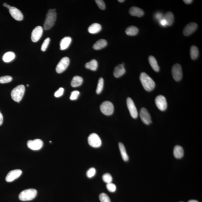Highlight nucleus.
I'll return each mask as SVG.
<instances>
[{
  "label": "nucleus",
  "instance_id": "f257e3e1",
  "mask_svg": "<svg viewBox=\"0 0 202 202\" xmlns=\"http://www.w3.org/2000/svg\"><path fill=\"white\" fill-rule=\"evenodd\" d=\"M140 79L144 89L146 91H152L155 87V82L146 73H142L140 77Z\"/></svg>",
  "mask_w": 202,
  "mask_h": 202
},
{
  "label": "nucleus",
  "instance_id": "f03ea898",
  "mask_svg": "<svg viewBox=\"0 0 202 202\" xmlns=\"http://www.w3.org/2000/svg\"><path fill=\"white\" fill-rule=\"evenodd\" d=\"M55 10V9H50L47 13L44 25L45 30L51 29L55 25L57 18Z\"/></svg>",
  "mask_w": 202,
  "mask_h": 202
},
{
  "label": "nucleus",
  "instance_id": "7ed1b4c3",
  "mask_svg": "<svg viewBox=\"0 0 202 202\" xmlns=\"http://www.w3.org/2000/svg\"><path fill=\"white\" fill-rule=\"evenodd\" d=\"M25 91V88L24 85H20L16 86L12 91V99L16 102H19L23 97Z\"/></svg>",
  "mask_w": 202,
  "mask_h": 202
},
{
  "label": "nucleus",
  "instance_id": "20e7f679",
  "mask_svg": "<svg viewBox=\"0 0 202 202\" xmlns=\"http://www.w3.org/2000/svg\"><path fill=\"white\" fill-rule=\"evenodd\" d=\"M37 194V191L34 189L24 190L20 193L19 199L22 201H28L34 199Z\"/></svg>",
  "mask_w": 202,
  "mask_h": 202
},
{
  "label": "nucleus",
  "instance_id": "39448f33",
  "mask_svg": "<svg viewBox=\"0 0 202 202\" xmlns=\"http://www.w3.org/2000/svg\"><path fill=\"white\" fill-rule=\"evenodd\" d=\"M100 109L102 113L107 116L112 115L113 113V104L109 101H105L102 103L100 105Z\"/></svg>",
  "mask_w": 202,
  "mask_h": 202
},
{
  "label": "nucleus",
  "instance_id": "423d86ee",
  "mask_svg": "<svg viewBox=\"0 0 202 202\" xmlns=\"http://www.w3.org/2000/svg\"><path fill=\"white\" fill-rule=\"evenodd\" d=\"M172 74L174 79L176 81H179L182 78V67L179 64H176L172 68Z\"/></svg>",
  "mask_w": 202,
  "mask_h": 202
},
{
  "label": "nucleus",
  "instance_id": "0eeeda50",
  "mask_svg": "<svg viewBox=\"0 0 202 202\" xmlns=\"http://www.w3.org/2000/svg\"><path fill=\"white\" fill-rule=\"evenodd\" d=\"M89 144L92 147L97 148L101 145V140L97 134L92 133L89 135L88 139Z\"/></svg>",
  "mask_w": 202,
  "mask_h": 202
},
{
  "label": "nucleus",
  "instance_id": "6e6552de",
  "mask_svg": "<svg viewBox=\"0 0 202 202\" xmlns=\"http://www.w3.org/2000/svg\"><path fill=\"white\" fill-rule=\"evenodd\" d=\"M69 63L70 60L68 57H64L62 58L56 66L57 72L58 74L63 72L68 67Z\"/></svg>",
  "mask_w": 202,
  "mask_h": 202
},
{
  "label": "nucleus",
  "instance_id": "1a4fd4ad",
  "mask_svg": "<svg viewBox=\"0 0 202 202\" xmlns=\"http://www.w3.org/2000/svg\"><path fill=\"white\" fill-rule=\"evenodd\" d=\"M43 142L41 140L36 139L29 140L27 142V145L29 148L33 150H40L43 146Z\"/></svg>",
  "mask_w": 202,
  "mask_h": 202
},
{
  "label": "nucleus",
  "instance_id": "9d476101",
  "mask_svg": "<svg viewBox=\"0 0 202 202\" xmlns=\"http://www.w3.org/2000/svg\"><path fill=\"white\" fill-rule=\"evenodd\" d=\"M155 102L159 109L161 111H164L167 109V103L164 96L159 95L156 97Z\"/></svg>",
  "mask_w": 202,
  "mask_h": 202
},
{
  "label": "nucleus",
  "instance_id": "9b49d317",
  "mask_svg": "<svg viewBox=\"0 0 202 202\" xmlns=\"http://www.w3.org/2000/svg\"><path fill=\"white\" fill-rule=\"evenodd\" d=\"M127 104L131 116L133 118H136L138 115V111L133 101L130 97L127 99Z\"/></svg>",
  "mask_w": 202,
  "mask_h": 202
},
{
  "label": "nucleus",
  "instance_id": "f8f14e48",
  "mask_svg": "<svg viewBox=\"0 0 202 202\" xmlns=\"http://www.w3.org/2000/svg\"><path fill=\"white\" fill-rule=\"evenodd\" d=\"M22 171L20 169H16L9 172L7 175L5 180L7 182H12L18 178L22 174Z\"/></svg>",
  "mask_w": 202,
  "mask_h": 202
},
{
  "label": "nucleus",
  "instance_id": "ddd939ff",
  "mask_svg": "<svg viewBox=\"0 0 202 202\" xmlns=\"http://www.w3.org/2000/svg\"><path fill=\"white\" fill-rule=\"evenodd\" d=\"M43 29L40 26H38L35 28L32 31L31 34V39L34 43L38 42L41 38L43 35Z\"/></svg>",
  "mask_w": 202,
  "mask_h": 202
},
{
  "label": "nucleus",
  "instance_id": "4468645a",
  "mask_svg": "<svg viewBox=\"0 0 202 202\" xmlns=\"http://www.w3.org/2000/svg\"><path fill=\"white\" fill-rule=\"evenodd\" d=\"M140 115L142 121L146 125H149L152 123L151 116L147 110L142 108L140 110Z\"/></svg>",
  "mask_w": 202,
  "mask_h": 202
},
{
  "label": "nucleus",
  "instance_id": "2eb2a0df",
  "mask_svg": "<svg viewBox=\"0 0 202 202\" xmlns=\"http://www.w3.org/2000/svg\"><path fill=\"white\" fill-rule=\"evenodd\" d=\"M197 24L192 22L187 24L183 30V34L185 36H189L196 30L198 28Z\"/></svg>",
  "mask_w": 202,
  "mask_h": 202
},
{
  "label": "nucleus",
  "instance_id": "dca6fc26",
  "mask_svg": "<svg viewBox=\"0 0 202 202\" xmlns=\"http://www.w3.org/2000/svg\"><path fill=\"white\" fill-rule=\"evenodd\" d=\"M9 12L12 17L17 21H21L23 19V15L22 13L17 8L11 6L9 9Z\"/></svg>",
  "mask_w": 202,
  "mask_h": 202
},
{
  "label": "nucleus",
  "instance_id": "f3484780",
  "mask_svg": "<svg viewBox=\"0 0 202 202\" xmlns=\"http://www.w3.org/2000/svg\"><path fill=\"white\" fill-rule=\"evenodd\" d=\"M125 73V69L124 65L120 64L115 67L113 74L115 78H118L124 75Z\"/></svg>",
  "mask_w": 202,
  "mask_h": 202
},
{
  "label": "nucleus",
  "instance_id": "a211bd4d",
  "mask_svg": "<svg viewBox=\"0 0 202 202\" xmlns=\"http://www.w3.org/2000/svg\"><path fill=\"white\" fill-rule=\"evenodd\" d=\"M129 13L132 16L139 17H142L144 14V12L142 9L135 6L132 7L130 9Z\"/></svg>",
  "mask_w": 202,
  "mask_h": 202
},
{
  "label": "nucleus",
  "instance_id": "6ab92c4d",
  "mask_svg": "<svg viewBox=\"0 0 202 202\" xmlns=\"http://www.w3.org/2000/svg\"><path fill=\"white\" fill-rule=\"evenodd\" d=\"M72 42V38L70 37H65L61 40L60 43V49L62 50H66L68 48Z\"/></svg>",
  "mask_w": 202,
  "mask_h": 202
},
{
  "label": "nucleus",
  "instance_id": "aec40b11",
  "mask_svg": "<svg viewBox=\"0 0 202 202\" xmlns=\"http://www.w3.org/2000/svg\"><path fill=\"white\" fill-rule=\"evenodd\" d=\"M173 154L176 158L180 159L184 155V150L181 146L177 145L175 146L173 151Z\"/></svg>",
  "mask_w": 202,
  "mask_h": 202
},
{
  "label": "nucleus",
  "instance_id": "412c9836",
  "mask_svg": "<svg viewBox=\"0 0 202 202\" xmlns=\"http://www.w3.org/2000/svg\"><path fill=\"white\" fill-rule=\"evenodd\" d=\"M101 30V26L99 24L95 23L92 24L88 28V31L91 34H96L99 33Z\"/></svg>",
  "mask_w": 202,
  "mask_h": 202
},
{
  "label": "nucleus",
  "instance_id": "4be33fe9",
  "mask_svg": "<svg viewBox=\"0 0 202 202\" xmlns=\"http://www.w3.org/2000/svg\"><path fill=\"white\" fill-rule=\"evenodd\" d=\"M163 18L166 21L167 25L169 26H171L174 23V16L173 13L171 12H167L163 16Z\"/></svg>",
  "mask_w": 202,
  "mask_h": 202
},
{
  "label": "nucleus",
  "instance_id": "5701e85b",
  "mask_svg": "<svg viewBox=\"0 0 202 202\" xmlns=\"http://www.w3.org/2000/svg\"><path fill=\"white\" fill-rule=\"evenodd\" d=\"M107 45L106 40L104 39H100L94 45L93 48L95 50H100L103 48Z\"/></svg>",
  "mask_w": 202,
  "mask_h": 202
},
{
  "label": "nucleus",
  "instance_id": "b1692460",
  "mask_svg": "<svg viewBox=\"0 0 202 202\" xmlns=\"http://www.w3.org/2000/svg\"><path fill=\"white\" fill-rule=\"evenodd\" d=\"M149 62L153 70L155 72H158L159 70V67L157 61L154 56L150 55L149 57Z\"/></svg>",
  "mask_w": 202,
  "mask_h": 202
},
{
  "label": "nucleus",
  "instance_id": "393cba45",
  "mask_svg": "<svg viewBox=\"0 0 202 202\" xmlns=\"http://www.w3.org/2000/svg\"><path fill=\"white\" fill-rule=\"evenodd\" d=\"M83 79L82 77L78 76L74 77L71 81V85L72 87H76L80 86L82 84Z\"/></svg>",
  "mask_w": 202,
  "mask_h": 202
},
{
  "label": "nucleus",
  "instance_id": "a878e982",
  "mask_svg": "<svg viewBox=\"0 0 202 202\" xmlns=\"http://www.w3.org/2000/svg\"><path fill=\"white\" fill-rule=\"evenodd\" d=\"M139 31V29L138 28L133 26H131L127 28L125 33L128 36H133L138 34Z\"/></svg>",
  "mask_w": 202,
  "mask_h": 202
},
{
  "label": "nucleus",
  "instance_id": "bb28decb",
  "mask_svg": "<svg viewBox=\"0 0 202 202\" xmlns=\"http://www.w3.org/2000/svg\"><path fill=\"white\" fill-rule=\"evenodd\" d=\"M119 147L120 148V154H121V156L123 159L125 161H128L129 157L128 154H127V152L125 147L123 143L120 142L119 143Z\"/></svg>",
  "mask_w": 202,
  "mask_h": 202
},
{
  "label": "nucleus",
  "instance_id": "cd10ccee",
  "mask_svg": "<svg viewBox=\"0 0 202 202\" xmlns=\"http://www.w3.org/2000/svg\"><path fill=\"white\" fill-rule=\"evenodd\" d=\"M15 57L14 53L11 51L8 52L4 54L3 56V60L6 63H9L13 60Z\"/></svg>",
  "mask_w": 202,
  "mask_h": 202
},
{
  "label": "nucleus",
  "instance_id": "c85d7f7f",
  "mask_svg": "<svg viewBox=\"0 0 202 202\" xmlns=\"http://www.w3.org/2000/svg\"><path fill=\"white\" fill-rule=\"evenodd\" d=\"M85 67L93 71H96L98 67V63L96 60H92L85 64Z\"/></svg>",
  "mask_w": 202,
  "mask_h": 202
},
{
  "label": "nucleus",
  "instance_id": "c756f323",
  "mask_svg": "<svg viewBox=\"0 0 202 202\" xmlns=\"http://www.w3.org/2000/svg\"><path fill=\"white\" fill-rule=\"evenodd\" d=\"M198 49L196 46H192L190 49V55L191 59L195 60L199 56Z\"/></svg>",
  "mask_w": 202,
  "mask_h": 202
},
{
  "label": "nucleus",
  "instance_id": "7c9ffc66",
  "mask_svg": "<svg viewBox=\"0 0 202 202\" xmlns=\"http://www.w3.org/2000/svg\"><path fill=\"white\" fill-rule=\"evenodd\" d=\"M104 86V79L102 78H100L99 79L98 85L97 89H96V93L97 94H99L102 91Z\"/></svg>",
  "mask_w": 202,
  "mask_h": 202
},
{
  "label": "nucleus",
  "instance_id": "2f4dec72",
  "mask_svg": "<svg viewBox=\"0 0 202 202\" xmlns=\"http://www.w3.org/2000/svg\"><path fill=\"white\" fill-rule=\"evenodd\" d=\"M13 79L12 77L9 76H5L0 77V83L5 84L11 82Z\"/></svg>",
  "mask_w": 202,
  "mask_h": 202
},
{
  "label": "nucleus",
  "instance_id": "473e14b6",
  "mask_svg": "<svg viewBox=\"0 0 202 202\" xmlns=\"http://www.w3.org/2000/svg\"><path fill=\"white\" fill-rule=\"evenodd\" d=\"M102 179L103 180L104 182L107 183V184L112 183V180H113L112 176L109 173H108L104 174L103 176Z\"/></svg>",
  "mask_w": 202,
  "mask_h": 202
},
{
  "label": "nucleus",
  "instance_id": "72a5a7b5",
  "mask_svg": "<svg viewBox=\"0 0 202 202\" xmlns=\"http://www.w3.org/2000/svg\"><path fill=\"white\" fill-rule=\"evenodd\" d=\"M99 199L101 202H111L109 196L105 193H103L100 194L99 196Z\"/></svg>",
  "mask_w": 202,
  "mask_h": 202
},
{
  "label": "nucleus",
  "instance_id": "f704fd0d",
  "mask_svg": "<svg viewBox=\"0 0 202 202\" xmlns=\"http://www.w3.org/2000/svg\"><path fill=\"white\" fill-rule=\"evenodd\" d=\"M50 41V39L49 38H47L44 40L41 47V50L42 51H46L48 48Z\"/></svg>",
  "mask_w": 202,
  "mask_h": 202
},
{
  "label": "nucleus",
  "instance_id": "c9c22d12",
  "mask_svg": "<svg viewBox=\"0 0 202 202\" xmlns=\"http://www.w3.org/2000/svg\"><path fill=\"white\" fill-rule=\"evenodd\" d=\"M96 170L94 168H91L89 169L86 172V175L89 178H91L95 175Z\"/></svg>",
  "mask_w": 202,
  "mask_h": 202
},
{
  "label": "nucleus",
  "instance_id": "e433bc0d",
  "mask_svg": "<svg viewBox=\"0 0 202 202\" xmlns=\"http://www.w3.org/2000/svg\"><path fill=\"white\" fill-rule=\"evenodd\" d=\"M107 189L109 192H115L116 191V187L114 184L112 183L107 184L106 185Z\"/></svg>",
  "mask_w": 202,
  "mask_h": 202
},
{
  "label": "nucleus",
  "instance_id": "4c0bfd02",
  "mask_svg": "<svg viewBox=\"0 0 202 202\" xmlns=\"http://www.w3.org/2000/svg\"><path fill=\"white\" fill-rule=\"evenodd\" d=\"M79 94V92L78 91H74L72 92L71 95L70 96V99L72 100H77L78 98Z\"/></svg>",
  "mask_w": 202,
  "mask_h": 202
},
{
  "label": "nucleus",
  "instance_id": "58836bf2",
  "mask_svg": "<svg viewBox=\"0 0 202 202\" xmlns=\"http://www.w3.org/2000/svg\"><path fill=\"white\" fill-rule=\"evenodd\" d=\"M95 2L100 9L101 10H104L105 9V4L103 1H102V0H96Z\"/></svg>",
  "mask_w": 202,
  "mask_h": 202
},
{
  "label": "nucleus",
  "instance_id": "ea45409f",
  "mask_svg": "<svg viewBox=\"0 0 202 202\" xmlns=\"http://www.w3.org/2000/svg\"><path fill=\"white\" fill-rule=\"evenodd\" d=\"M64 91V89L63 88H60L55 92V96L56 97H59L63 95Z\"/></svg>",
  "mask_w": 202,
  "mask_h": 202
},
{
  "label": "nucleus",
  "instance_id": "a19ab883",
  "mask_svg": "<svg viewBox=\"0 0 202 202\" xmlns=\"http://www.w3.org/2000/svg\"><path fill=\"white\" fill-rule=\"evenodd\" d=\"M155 17L157 20H161L163 18V16L162 13H157L155 14Z\"/></svg>",
  "mask_w": 202,
  "mask_h": 202
},
{
  "label": "nucleus",
  "instance_id": "79ce46f5",
  "mask_svg": "<svg viewBox=\"0 0 202 202\" xmlns=\"http://www.w3.org/2000/svg\"><path fill=\"white\" fill-rule=\"evenodd\" d=\"M159 23L162 26L165 27L167 26L166 21L163 18L159 20Z\"/></svg>",
  "mask_w": 202,
  "mask_h": 202
},
{
  "label": "nucleus",
  "instance_id": "37998d69",
  "mask_svg": "<svg viewBox=\"0 0 202 202\" xmlns=\"http://www.w3.org/2000/svg\"><path fill=\"white\" fill-rule=\"evenodd\" d=\"M3 122V116L0 111V126L2 124Z\"/></svg>",
  "mask_w": 202,
  "mask_h": 202
},
{
  "label": "nucleus",
  "instance_id": "c03bdc74",
  "mask_svg": "<svg viewBox=\"0 0 202 202\" xmlns=\"http://www.w3.org/2000/svg\"><path fill=\"white\" fill-rule=\"evenodd\" d=\"M183 1L186 4H189L192 3L193 1L192 0H184Z\"/></svg>",
  "mask_w": 202,
  "mask_h": 202
},
{
  "label": "nucleus",
  "instance_id": "a18cd8bd",
  "mask_svg": "<svg viewBox=\"0 0 202 202\" xmlns=\"http://www.w3.org/2000/svg\"><path fill=\"white\" fill-rule=\"evenodd\" d=\"M188 202H199L196 200H191L188 201Z\"/></svg>",
  "mask_w": 202,
  "mask_h": 202
},
{
  "label": "nucleus",
  "instance_id": "49530a36",
  "mask_svg": "<svg viewBox=\"0 0 202 202\" xmlns=\"http://www.w3.org/2000/svg\"><path fill=\"white\" fill-rule=\"evenodd\" d=\"M8 5V4L6 3H4L3 4L4 6L5 7H6V6H7Z\"/></svg>",
  "mask_w": 202,
  "mask_h": 202
},
{
  "label": "nucleus",
  "instance_id": "de8ad7c7",
  "mask_svg": "<svg viewBox=\"0 0 202 202\" xmlns=\"http://www.w3.org/2000/svg\"><path fill=\"white\" fill-rule=\"evenodd\" d=\"M118 1L119 2L122 3L124 2L125 1H124V0H119Z\"/></svg>",
  "mask_w": 202,
  "mask_h": 202
},
{
  "label": "nucleus",
  "instance_id": "09e8293b",
  "mask_svg": "<svg viewBox=\"0 0 202 202\" xmlns=\"http://www.w3.org/2000/svg\"><path fill=\"white\" fill-rule=\"evenodd\" d=\"M29 86V85H28V84L27 85V86Z\"/></svg>",
  "mask_w": 202,
  "mask_h": 202
},
{
  "label": "nucleus",
  "instance_id": "8fccbe9b",
  "mask_svg": "<svg viewBox=\"0 0 202 202\" xmlns=\"http://www.w3.org/2000/svg\"></svg>",
  "mask_w": 202,
  "mask_h": 202
}]
</instances>
